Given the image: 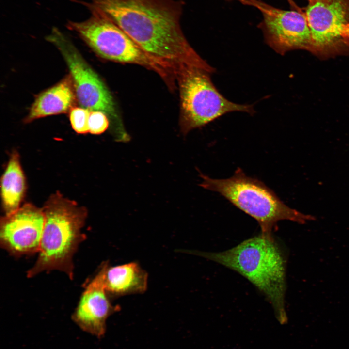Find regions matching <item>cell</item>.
<instances>
[{"instance_id": "cell-1", "label": "cell", "mask_w": 349, "mask_h": 349, "mask_svg": "<svg viewBox=\"0 0 349 349\" xmlns=\"http://www.w3.org/2000/svg\"><path fill=\"white\" fill-rule=\"evenodd\" d=\"M152 57L174 72L190 66L215 69L191 47L180 19L184 2L174 0H91Z\"/></svg>"}, {"instance_id": "cell-2", "label": "cell", "mask_w": 349, "mask_h": 349, "mask_svg": "<svg viewBox=\"0 0 349 349\" xmlns=\"http://www.w3.org/2000/svg\"><path fill=\"white\" fill-rule=\"evenodd\" d=\"M42 209L45 222L39 254L27 276L32 278L42 272L58 270L72 280L73 256L86 238L81 229L87 216V209L58 192L50 196Z\"/></svg>"}, {"instance_id": "cell-3", "label": "cell", "mask_w": 349, "mask_h": 349, "mask_svg": "<svg viewBox=\"0 0 349 349\" xmlns=\"http://www.w3.org/2000/svg\"><path fill=\"white\" fill-rule=\"evenodd\" d=\"M239 273L254 284L282 314L285 292L284 261L274 240L261 234L220 252L189 251Z\"/></svg>"}, {"instance_id": "cell-4", "label": "cell", "mask_w": 349, "mask_h": 349, "mask_svg": "<svg viewBox=\"0 0 349 349\" xmlns=\"http://www.w3.org/2000/svg\"><path fill=\"white\" fill-rule=\"evenodd\" d=\"M200 176L203 179L201 187L219 193L254 218L260 227L261 234L269 239H274L272 231L279 221L303 223L314 219L289 207L263 182L247 176L240 168L226 179H213L202 173Z\"/></svg>"}, {"instance_id": "cell-5", "label": "cell", "mask_w": 349, "mask_h": 349, "mask_svg": "<svg viewBox=\"0 0 349 349\" xmlns=\"http://www.w3.org/2000/svg\"><path fill=\"white\" fill-rule=\"evenodd\" d=\"M91 16L82 22L68 21L74 31L100 57L114 62L136 64L154 70L173 86L174 71L145 52L103 11L91 2H82Z\"/></svg>"}, {"instance_id": "cell-6", "label": "cell", "mask_w": 349, "mask_h": 349, "mask_svg": "<svg viewBox=\"0 0 349 349\" xmlns=\"http://www.w3.org/2000/svg\"><path fill=\"white\" fill-rule=\"evenodd\" d=\"M210 74L190 66L176 71L181 102L180 126L184 135L229 112L255 113L253 105L237 104L224 97L212 83Z\"/></svg>"}, {"instance_id": "cell-7", "label": "cell", "mask_w": 349, "mask_h": 349, "mask_svg": "<svg viewBox=\"0 0 349 349\" xmlns=\"http://www.w3.org/2000/svg\"><path fill=\"white\" fill-rule=\"evenodd\" d=\"M47 40L53 44L63 56L69 68L79 105L90 111L103 112L125 131L111 93L70 40L56 28L47 37Z\"/></svg>"}, {"instance_id": "cell-8", "label": "cell", "mask_w": 349, "mask_h": 349, "mask_svg": "<svg viewBox=\"0 0 349 349\" xmlns=\"http://www.w3.org/2000/svg\"><path fill=\"white\" fill-rule=\"evenodd\" d=\"M251 6L261 12L263 18L259 28L265 42L275 51L283 55L292 49L311 48V32L305 14L278 9L259 0H253Z\"/></svg>"}, {"instance_id": "cell-9", "label": "cell", "mask_w": 349, "mask_h": 349, "mask_svg": "<svg viewBox=\"0 0 349 349\" xmlns=\"http://www.w3.org/2000/svg\"><path fill=\"white\" fill-rule=\"evenodd\" d=\"M44 222L42 208L25 203L14 212L1 218V247L15 257L38 253Z\"/></svg>"}, {"instance_id": "cell-10", "label": "cell", "mask_w": 349, "mask_h": 349, "mask_svg": "<svg viewBox=\"0 0 349 349\" xmlns=\"http://www.w3.org/2000/svg\"><path fill=\"white\" fill-rule=\"evenodd\" d=\"M108 266L107 262L101 264L95 276L85 287L72 316L73 321L80 329L97 338L105 334L107 318L120 310L119 306L111 304L105 288Z\"/></svg>"}, {"instance_id": "cell-11", "label": "cell", "mask_w": 349, "mask_h": 349, "mask_svg": "<svg viewBox=\"0 0 349 349\" xmlns=\"http://www.w3.org/2000/svg\"><path fill=\"white\" fill-rule=\"evenodd\" d=\"M305 16L311 35V47L322 50L335 45L349 22L347 0H307Z\"/></svg>"}, {"instance_id": "cell-12", "label": "cell", "mask_w": 349, "mask_h": 349, "mask_svg": "<svg viewBox=\"0 0 349 349\" xmlns=\"http://www.w3.org/2000/svg\"><path fill=\"white\" fill-rule=\"evenodd\" d=\"M76 101L73 81L68 74L36 97L24 121L28 123L40 118L66 113L75 107Z\"/></svg>"}, {"instance_id": "cell-13", "label": "cell", "mask_w": 349, "mask_h": 349, "mask_svg": "<svg viewBox=\"0 0 349 349\" xmlns=\"http://www.w3.org/2000/svg\"><path fill=\"white\" fill-rule=\"evenodd\" d=\"M148 274L136 262L108 267L104 279L109 296L117 297L144 293L147 289Z\"/></svg>"}, {"instance_id": "cell-14", "label": "cell", "mask_w": 349, "mask_h": 349, "mask_svg": "<svg viewBox=\"0 0 349 349\" xmlns=\"http://www.w3.org/2000/svg\"><path fill=\"white\" fill-rule=\"evenodd\" d=\"M1 196L5 215H8L20 207L25 194V177L16 151L11 153L0 180Z\"/></svg>"}, {"instance_id": "cell-15", "label": "cell", "mask_w": 349, "mask_h": 349, "mask_svg": "<svg viewBox=\"0 0 349 349\" xmlns=\"http://www.w3.org/2000/svg\"><path fill=\"white\" fill-rule=\"evenodd\" d=\"M90 110L81 107H74L69 111V119L73 129L79 134L89 132L88 120Z\"/></svg>"}, {"instance_id": "cell-16", "label": "cell", "mask_w": 349, "mask_h": 349, "mask_svg": "<svg viewBox=\"0 0 349 349\" xmlns=\"http://www.w3.org/2000/svg\"><path fill=\"white\" fill-rule=\"evenodd\" d=\"M109 126L108 116L99 111H90L88 120L89 132L98 135L104 132Z\"/></svg>"}, {"instance_id": "cell-17", "label": "cell", "mask_w": 349, "mask_h": 349, "mask_svg": "<svg viewBox=\"0 0 349 349\" xmlns=\"http://www.w3.org/2000/svg\"><path fill=\"white\" fill-rule=\"evenodd\" d=\"M341 35L342 39L349 40V22L344 25Z\"/></svg>"}, {"instance_id": "cell-18", "label": "cell", "mask_w": 349, "mask_h": 349, "mask_svg": "<svg viewBox=\"0 0 349 349\" xmlns=\"http://www.w3.org/2000/svg\"><path fill=\"white\" fill-rule=\"evenodd\" d=\"M228 1H232V0H235L238 1L242 4L245 5H249L251 6V3L252 0H226Z\"/></svg>"}]
</instances>
